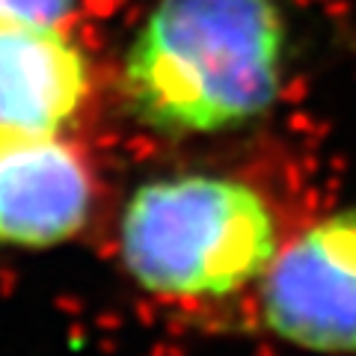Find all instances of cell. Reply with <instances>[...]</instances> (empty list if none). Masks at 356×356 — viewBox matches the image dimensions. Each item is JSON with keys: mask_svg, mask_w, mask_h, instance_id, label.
<instances>
[{"mask_svg": "<svg viewBox=\"0 0 356 356\" xmlns=\"http://www.w3.org/2000/svg\"><path fill=\"white\" fill-rule=\"evenodd\" d=\"M89 89V60L63 24L0 30V125L60 134Z\"/></svg>", "mask_w": 356, "mask_h": 356, "instance_id": "cell-5", "label": "cell"}, {"mask_svg": "<svg viewBox=\"0 0 356 356\" xmlns=\"http://www.w3.org/2000/svg\"><path fill=\"white\" fill-rule=\"evenodd\" d=\"M280 250L267 199L229 175L146 181L119 222V255L143 291L172 300L229 297L259 282Z\"/></svg>", "mask_w": 356, "mask_h": 356, "instance_id": "cell-2", "label": "cell"}, {"mask_svg": "<svg viewBox=\"0 0 356 356\" xmlns=\"http://www.w3.org/2000/svg\"><path fill=\"white\" fill-rule=\"evenodd\" d=\"M77 0H0V30L30 24H63Z\"/></svg>", "mask_w": 356, "mask_h": 356, "instance_id": "cell-6", "label": "cell"}, {"mask_svg": "<svg viewBox=\"0 0 356 356\" xmlns=\"http://www.w3.org/2000/svg\"><path fill=\"white\" fill-rule=\"evenodd\" d=\"M92 172L60 134L0 125V243L44 250L72 241L92 211Z\"/></svg>", "mask_w": 356, "mask_h": 356, "instance_id": "cell-4", "label": "cell"}, {"mask_svg": "<svg viewBox=\"0 0 356 356\" xmlns=\"http://www.w3.org/2000/svg\"><path fill=\"white\" fill-rule=\"evenodd\" d=\"M259 285L261 318L276 339L321 356H356V208L294 235Z\"/></svg>", "mask_w": 356, "mask_h": 356, "instance_id": "cell-3", "label": "cell"}, {"mask_svg": "<svg viewBox=\"0 0 356 356\" xmlns=\"http://www.w3.org/2000/svg\"><path fill=\"white\" fill-rule=\"evenodd\" d=\"M288 24L280 0H158L125 69L128 104L161 134H222L276 104Z\"/></svg>", "mask_w": 356, "mask_h": 356, "instance_id": "cell-1", "label": "cell"}]
</instances>
